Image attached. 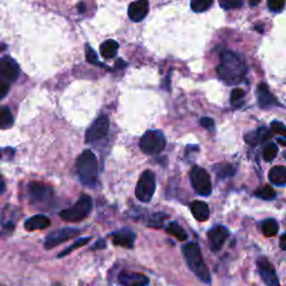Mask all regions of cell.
I'll use <instances>...</instances> for the list:
<instances>
[{
  "mask_svg": "<svg viewBox=\"0 0 286 286\" xmlns=\"http://www.w3.org/2000/svg\"><path fill=\"white\" fill-rule=\"evenodd\" d=\"M246 71V65L240 57L233 53V51L226 50L221 55V62L217 67V73L222 82L230 85H235L242 82Z\"/></svg>",
  "mask_w": 286,
  "mask_h": 286,
  "instance_id": "6da1fadb",
  "label": "cell"
},
{
  "mask_svg": "<svg viewBox=\"0 0 286 286\" xmlns=\"http://www.w3.org/2000/svg\"><path fill=\"white\" fill-rule=\"evenodd\" d=\"M182 254H184L187 264L189 266L191 272H193L194 275L202 282L210 284V273L208 271L207 265L205 264L203 260L202 250H200L199 246L196 243H188L182 247Z\"/></svg>",
  "mask_w": 286,
  "mask_h": 286,
  "instance_id": "7a4b0ae2",
  "label": "cell"
},
{
  "mask_svg": "<svg viewBox=\"0 0 286 286\" xmlns=\"http://www.w3.org/2000/svg\"><path fill=\"white\" fill-rule=\"evenodd\" d=\"M76 171L82 184L93 187L97 181L99 165L95 154L91 150H85L76 160Z\"/></svg>",
  "mask_w": 286,
  "mask_h": 286,
  "instance_id": "3957f363",
  "label": "cell"
},
{
  "mask_svg": "<svg viewBox=\"0 0 286 286\" xmlns=\"http://www.w3.org/2000/svg\"><path fill=\"white\" fill-rule=\"evenodd\" d=\"M93 203L92 199L88 194H83L79 197L77 203L71 208L62 210L60 213L61 218L67 222H78L89 217L92 211Z\"/></svg>",
  "mask_w": 286,
  "mask_h": 286,
  "instance_id": "277c9868",
  "label": "cell"
},
{
  "mask_svg": "<svg viewBox=\"0 0 286 286\" xmlns=\"http://www.w3.org/2000/svg\"><path fill=\"white\" fill-rule=\"evenodd\" d=\"M156 191V175L151 170H146L139 178L135 187V197L142 203H149Z\"/></svg>",
  "mask_w": 286,
  "mask_h": 286,
  "instance_id": "5b68a950",
  "label": "cell"
},
{
  "mask_svg": "<svg viewBox=\"0 0 286 286\" xmlns=\"http://www.w3.org/2000/svg\"><path fill=\"white\" fill-rule=\"evenodd\" d=\"M141 150L147 154H158L165 148V138L158 130H150L143 134L140 141Z\"/></svg>",
  "mask_w": 286,
  "mask_h": 286,
  "instance_id": "8992f818",
  "label": "cell"
},
{
  "mask_svg": "<svg viewBox=\"0 0 286 286\" xmlns=\"http://www.w3.org/2000/svg\"><path fill=\"white\" fill-rule=\"evenodd\" d=\"M28 191H30L31 203L37 207H46L53 200V190L42 182H32L28 186Z\"/></svg>",
  "mask_w": 286,
  "mask_h": 286,
  "instance_id": "52a82bcc",
  "label": "cell"
},
{
  "mask_svg": "<svg viewBox=\"0 0 286 286\" xmlns=\"http://www.w3.org/2000/svg\"><path fill=\"white\" fill-rule=\"evenodd\" d=\"M190 181L193 189L200 196H209L213 191L210 176L204 168L193 167L190 171Z\"/></svg>",
  "mask_w": 286,
  "mask_h": 286,
  "instance_id": "ba28073f",
  "label": "cell"
},
{
  "mask_svg": "<svg viewBox=\"0 0 286 286\" xmlns=\"http://www.w3.org/2000/svg\"><path fill=\"white\" fill-rule=\"evenodd\" d=\"M78 234H79V230H76V228H72V227L61 228V230H57L53 233L48 234L47 237L45 238L44 248L45 249L54 248L56 246L65 243L66 240L77 236Z\"/></svg>",
  "mask_w": 286,
  "mask_h": 286,
  "instance_id": "9c48e42d",
  "label": "cell"
},
{
  "mask_svg": "<svg viewBox=\"0 0 286 286\" xmlns=\"http://www.w3.org/2000/svg\"><path fill=\"white\" fill-rule=\"evenodd\" d=\"M108 127H110V122H108L107 117L102 116L100 118H97L94 123L91 125L89 130L87 131V134H85V141L88 143H92L102 138H104L108 132Z\"/></svg>",
  "mask_w": 286,
  "mask_h": 286,
  "instance_id": "30bf717a",
  "label": "cell"
},
{
  "mask_svg": "<svg viewBox=\"0 0 286 286\" xmlns=\"http://www.w3.org/2000/svg\"><path fill=\"white\" fill-rule=\"evenodd\" d=\"M256 265L262 279L268 286H279L275 268H274L272 263L266 257H260L256 262Z\"/></svg>",
  "mask_w": 286,
  "mask_h": 286,
  "instance_id": "8fae6325",
  "label": "cell"
},
{
  "mask_svg": "<svg viewBox=\"0 0 286 286\" xmlns=\"http://www.w3.org/2000/svg\"><path fill=\"white\" fill-rule=\"evenodd\" d=\"M230 237V231L224 226H215L208 232V240L210 248L214 251H218L222 248L227 238Z\"/></svg>",
  "mask_w": 286,
  "mask_h": 286,
  "instance_id": "7c38bea8",
  "label": "cell"
},
{
  "mask_svg": "<svg viewBox=\"0 0 286 286\" xmlns=\"http://www.w3.org/2000/svg\"><path fill=\"white\" fill-rule=\"evenodd\" d=\"M19 75V68L17 63L10 57L0 59V79L6 82H14Z\"/></svg>",
  "mask_w": 286,
  "mask_h": 286,
  "instance_id": "4fadbf2b",
  "label": "cell"
},
{
  "mask_svg": "<svg viewBox=\"0 0 286 286\" xmlns=\"http://www.w3.org/2000/svg\"><path fill=\"white\" fill-rule=\"evenodd\" d=\"M118 281L121 286H147L150 283V279L147 275L136 272L120 273Z\"/></svg>",
  "mask_w": 286,
  "mask_h": 286,
  "instance_id": "5bb4252c",
  "label": "cell"
},
{
  "mask_svg": "<svg viewBox=\"0 0 286 286\" xmlns=\"http://www.w3.org/2000/svg\"><path fill=\"white\" fill-rule=\"evenodd\" d=\"M135 233L130 230H122L112 234V242L114 245L124 248H132L135 242Z\"/></svg>",
  "mask_w": 286,
  "mask_h": 286,
  "instance_id": "9a60e30c",
  "label": "cell"
},
{
  "mask_svg": "<svg viewBox=\"0 0 286 286\" xmlns=\"http://www.w3.org/2000/svg\"><path fill=\"white\" fill-rule=\"evenodd\" d=\"M149 11V2L148 0H136L129 7V17L130 19L135 22H139L146 18Z\"/></svg>",
  "mask_w": 286,
  "mask_h": 286,
  "instance_id": "2e32d148",
  "label": "cell"
},
{
  "mask_svg": "<svg viewBox=\"0 0 286 286\" xmlns=\"http://www.w3.org/2000/svg\"><path fill=\"white\" fill-rule=\"evenodd\" d=\"M50 226V220L45 215H35L25 221V230L28 232L43 231Z\"/></svg>",
  "mask_w": 286,
  "mask_h": 286,
  "instance_id": "e0dca14e",
  "label": "cell"
},
{
  "mask_svg": "<svg viewBox=\"0 0 286 286\" xmlns=\"http://www.w3.org/2000/svg\"><path fill=\"white\" fill-rule=\"evenodd\" d=\"M272 136V133L270 130L266 128H260L259 130L253 131L248 134L245 135V141L250 146H257L261 145L264 141H267Z\"/></svg>",
  "mask_w": 286,
  "mask_h": 286,
  "instance_id": "ac0fdd59",
  "label": "cell"
},
{
  "mask_svg": "<svg viewBox=\"0 0 286 286\" xmlns=\"http://www.w3.org/2000/svg\"><path fill=\"white\" fill-rule=\"evenodd\" d=\"M190 210L196 220L202 222L208 220L210 213L208 205L206 203L200 202V200H194L190 204Z\"/></svg>",
  "mask_w": 286,
  "mask_h": 286,
  "instance_id": "d6986e66",
  "label": "cell"
},
{
  "mask_svg": "<svg viewBox=\"0 0 286 286\" xmlns=\"http://www.w3.org/2000/svg\"><path fill=\"white\" fill-rule=\"evenodd\" d=\"M268 179L275 186H285L286 185V167L283 165H276L273 167L268 173Z\"/></svg>",
  "mask_w": 286,
  "mask_h": 286,
  "instance_id": "ffe728a7",
  "label": "cell"
},
{
  "mask_svg": "<svg viewBox=\"0 0 286 286\" xmlns=\"http://www.w3.org/2000/svg\"><path fill=\"white\" fill-rule=\"evenodd\" d=\"M100 49H101V55L104 57V59L110 60L117 55L119 49V44L116 41L108 39V41L104 42L101 45Z\"/></svg>",
  "mask_w": 286,
  "mask_h": 286,
  "instance_id": "44dd1931",
  "label": "cell"
},
{
  "mask_svg": "<svg viewBox=\"0 0 286 286\" xmlns=\"http://www.w3.org/2000/svg\"><path fill=\"white\" fill-rule=\"evenodd\" d=\"M259 101L262 106L276 104L277 103L275 97H274L273 94H271L270 91H268L266 84H261L259 87Z\"/></svg>",
  "mask_w": 286,
  "mask_h": 286,
  "instance_id": "7402d4cb",
  "label": "cell"
},
{
  "mask_svg": "<svg viewBox=\"0 0 286 286\" xmlns=\"http://www.w3.org/2000/svg\"><path fill=\"white\" fill-rule=\"evenodd\" d=\"M165 232H167L169 235L180 240V242H185V240L188 239V234L178 222H170V224L165 227Z\"/></svg>",
  "mask_w": 286,
  "mask_h": 286,
  "instance_id": "603a6c76",
  "label": "cell"
},
{
  "mask_svg": "<svg viewBox=\"0 0 286 286\" xmlns=\"http://www.w3.org/2000/svg\"><path fill=\"white\" fill-rule=\"evenodd\" d=\"M262 231L263 234L266 237H274L277 235L278 233V225L275 219H266L264 220L262 225Z\"/></svg>",
  "mask_w": 286,
  "mask_h": 286,
  "instance_id": "cb8c5ba5",
  "label": "cell"
},
{
  "mask_svg": "<svg viewBox=\"0 0 286 286\" xmlns=\"http://www.w3.org/2000/svg\"><path fill=\"white\" fill-rule=\"evenodd\" d=\"M13 116H11V112L8 107H2L0 108V129L5 130L11 127L13 124Z\"/></svg>",
  "mask_w": 286,
  "mask_h": 286,
  "instance_id": "d4e9b609",
  "label": "cell"
},
{
  "mask_svg": "<svg viewBox=\"0 0 286 286\" xmlns=\"http://www.w3.org/2000/svg\"><path fill=\"white\" fill-rule=\"evenodd\" d=\"M255 196L264 200H272L276 197V192L271 186H264L255 191Z\"/></svg>",
  "mask_w": 286,
  "mask_h": 286,
  "instance_id": "484cf974",
  "label": "cell"
},
{
  "mask_svg": "<svg viewBox=\"0 0 286 286\" xmlns=\"http://www.w3.org/2000/svg\"><path fill=\"white\" fill-rule=\"evenodd\" d=\"M213 3L214 0H191V9L194 13H204L211 7Z\"/></svg>",
  "mask_w": 286,
  "mask_h": 286,
  "instance_id": "4316f807",
  "label": "cell"
},
{
  "mask_svg": "<svg viewBox=\"0 0 286 286\" xmlns=\"http://www.w3.org/2000/svg\"><path fill=\"white\" fill-rule=\"evenodd\" d=\"M91 239H92V237H91V236L90 237H84V238H81V239H77L76 242H74V244L70 246V247H67L65 250H63L62 253H60L59 255H57V257H59V259H62V257H64V256L68 255L70 253H72L74 249H76L78 247H82V246H84V245H87Z\"/></svg>",
  "mask_w": 286,
  "mask_h": 286,
  "instance_id": "83f0119b",
  "label": "cell"
},
{
  "mask_svg": "<svg viewBox=\"0 0 286 286\" xmlns=\"http://www.w3.org/2000/svg\"><path fill=\"white\" fill-rule=\"evenodd\" d=\"M277 153H278L277 147L275 145H273V143H270V145H267L264 148V151H263V158H264L265 161L270 162L276 158Z\"/></svg>",
  "mask_w": 286,
  "mask_h": 286,
  "instance_id": "f1b7e54d",
  "label": "cell"
},
{
  "mask_svg": "<svg viewBox=\"0 0 286 286\" xmlns=\"http://www.w3.org/2000/svg\"><path fill=\"white\" fill-rule=\"evenodd\" d=\"M167 217H168L167 215L161 214V213L153 214L148 225L150 226V227H154V228H161L163 221H164L165 218H167Z\"/></svg>",
  "mask_w": 286,
  "mask_h": 286,
  "instance_id": "f546056e",
  "label": "cell"
},
{
  "mask_svg": "<svg viewBox=\"0 0 286 286\" xmlns=\"http://www.w3.org/2000/svg\"><path fill=\"white\" fill-rule=\"evenodd\" d=\"M87 60L88 62L90 63V64H94V65H100V66H103V67H106L104 64H102V63L99 62V60H97V55L95 51L93 50V48L90 46V45H87Z\"/></svg>",
  "mask_w": 286,
  "mask_h": 286,
  "instance_id": "4dcf8cb0",
  "label": "cell"
},
{
  "mask_svg": "<svg viewBox=\"0 0 286 286\" xmlns=\"http://www.w3.org/2000/svg\"><path fill=\"white\" fill-rule=\"evenodd\" d=\"M235 174V168L233 167L231 164H224L220 165L219 170H217V175L220 178H226V177H231Z\"/></svg>",
  "mask_w": 286,
  "mask_h": 286,
  "instance_id": "1f68e13d",
  "label": "cell"
},
{
  "mask_svg": "<svg viewBox=\"0 0 286 286\" xmlns=\"http://www.w3.org/2000/svg\"><path fill=\"white\" fill-rule=\"evenodd\" d=\"M243 4V0H220V6L224 9L239 8Z\"/></svg>",
  "mask_w": 286,
  "mask_h": 286,
  "instance_id": "d6a6232c",
  "label": "cell"
},
{
  "mask_svg": "<svg viewBox=\"0 0 286 286\" xmlns=\"http://www.w3.org/2000/svg\"><path fill=\"white\" fill-rule=\"evenodd\" d=\"M285 2L286 0H267V5H268V8H270L272 11L278 13V11L283 10Z\"/></svg>",
  "mask_w": 286,
  "mask_h": 286,
  "instance_id": "836d02e7",
  "label": "cell"
},
{
  "mask_svg": "<svg viewBox=\"0 0 286 286\" xmlns=\"http://www.w3.org/2000/svg\"><path fill=\"white\" fill-rule=\"evenodd\" d=\"M271 129L273 133H277L282 135V138H286V127L279 122H273L271 124Z\"/></svg>",
  "mask_w": 286,
  "mask_h": 286,
  "instance_id": "e575fe53",
  "label": "cell"
},
{
  "mask_svg": "<svg viewBox=\"0 0 286 286\" xmlns=\"http://www.w3.org/2000/svg\"><path fill=\"white\" fill-rule=\"evenodd\" d=\"M245 96V92H244V90L242 89H235L232 92V95H231V102L232 103H236L238 102L240 99H243V97Z\"/></svg>",
  "mask_w": 286,
  "mask_h": 286,
  "instance_id": "d590c367",
  "label": "cell"
},
{
  "mask_svg": "<svg viewBox=\"0 0 286 286\" xmlns=\"http://www.w3.org/2000/svg\"><path fill=\"white\" fill-rule=\"evenodd\" d=\"M9 89H10L9 82L2 81V79H0V99H3V97L6 96V94L8 93Z\"/></svg>",
  "mask_w": 286,
  "mask_h": 286,
  "instance_id": "8d00e7d4",
  "label": "cell"
},
{
  "mask_svg": "<svg viewBox=\"0 0 286 286\" xmlns=\"http://www.w3.org/2000/svg\"><path fill=\"white\" fill-rule=\"evenodd\" d=\"M200 124H202L203 127L206 129H211L214 127V121H213V119H210V118H203L202 120H200Z\"/></svg>",
  "mask_w": 286,
  "mask_h": 286,
  "instance_id": "74e56055",
  "label": "cell"
},
{
  "mask_svg": "<svg viewBox=\"0 0 286 286\" xmlns=\"http://www.w3.org/2000/svg\"><path fill=\"white\" fill-rule=\"evenodd\" d=\"M279 247H281L283 250H286V234L281 237V240H279Z\"/></svg>",
  "mask_w": 286,
  "mask_h": 286,
  "instance_id": "f35d334b",
  "label": "cell"
},
{
  "mask_svg": "<svg viewBox=\"0 0 286 286\" xmlns=\"http://www.w3.org/2000/svg\"><path fill=\"white\" fill-rule=\"evenodd\" d=\"M248 2L251 6H256V5H259L262 2V0H248Z\"/></svg>",
  "mask_w": 286,
  "mask_h": 286,
  "instance_id": "ab89813d",
  "label": "cell"
},
{
  "mask_svg": "<svg viewBox=\"0 0 286 286\" xmlns=\"http://www.w3.org/2000/svg\"><path fill=\"white\" fill-rule=\"evenodd\" d=\"M5 190V184L2 179V177H0V192H3Z\"/></svg>",
  "mask_w": 286,
  "mask_h": 286,
  "instance_id": "60d3db41",
  "label": "cell"
},
{
  "mask_svg": "<svg viewBox=\"0 0 286 286\" xmlns=\"http://www.w3.org/2000/svg\"><path fill=\"white\" fill-rule=\"evenodd\" d=\"M78 11H79V13H84V11H85V6H84V4H79V6H78Z\"/></svg>",
  "mask_w": 286,
  "mask_h": 286,
  "instance_id": "b9f144b4",
  "label": "cell"
},
{
  "mask_svg": "<svg viewBox=\"0 0 286 286\" xmlns=\"http://www.w3.org/2000/svg\"><path fill=\"white\" fill-rule=\"evenodd\" d=\"M277 141H278V143H281L282 146L286 147V138H279V139H277Z\"/></svg>",
  "mask_w": 286,
  "mask_h": 286,
  "instance_id": "7bdbcfd3",
  "label": "cell"
},
{
  "mask_svg": "<svg viewBox=\"0 0 286 286\" xmlns=\"http://www.w3.org/2000/svg\"><path fill=\"white\" fill-rule=\"evenodd\" d=\"M2 156H3V151H2V150H0V159H2V158H3Z\"/></svg>",
  "mask_w": 286,
  "mask_h": 286,
  "instance_id": "ee69618b",
  "label": "cell"
}]
</instances>
